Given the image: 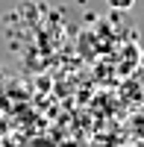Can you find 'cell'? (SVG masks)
<instances>
[{
    "instance_id": "obj_1",
    "label": "cell",
    "mask_w": 144,
    "mask_h": 147,
    "mask_svg": "<svg viewBox=\"0 0 144 147\" xmlns=\"http://www.w3.org/2000/svg\"><path fill=\"white\" fill-rule=\"evenodd\" d=\"M129 129H133V138L141 141V138H144V115H135L133 124H129Z\"/></svg>"
},
{
    "instance_id": "obj_2",
    "label": "cell",
    "mask_w": 144,
    "mask_h": 147,
    "mask_svg": "<svg viewBox=\"0 0 144 147\" xmlns=\"http://www.w3.org/2000/svg\"><path fill=\"white\" fill-rule=\"evenodd\" d=\"M109 6L118 9V12H127V9H133V6H135V0H109Z\"/></svg>"
}]
</instances>
